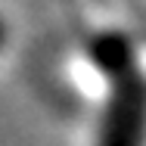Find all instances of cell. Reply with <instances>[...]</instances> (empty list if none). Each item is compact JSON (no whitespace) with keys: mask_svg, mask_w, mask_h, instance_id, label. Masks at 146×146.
<instances>
[{"mask_svg":"<svg viewBox=\"0 0 146 146\" xmlns=\"http://www.w3.org/2000/svg\"><path fill=\"white\" fill-rule=\"evenodd\" d=\"M3 44H6V22L0 19V50H3Z\"/></svg>","mask_w":146,"mask_h":146,"instance_id":"3","label":"cell"},{"mask_svg":"<svg viewBox=\"0 0 146 146\" xmlns=\"http://www.w3.org/2000/svg\"><path fill=\"white\" fill-rule=\"evenodd\" d=\"M146 140V78L140 72L112 81L100 118L96 146H143Z\"/></svg>","mask_w":146,"mask_h":146,"instance_id":"1","label":"cell"},{"mask_svg":"<svg viewBox=\"0 0 146 146\" xmlns=\"http://www.w3.org/2000/svg\"><path fill=\"white\" fill-rule=\"evenodd\" d=\"M87 59L109 81H121V78L137 72V50H134L131 37L121 34V31H100V34H93L87 40Z\"/></svg>","mask_w":146,"mask_h":146,"instance_id":"2","label":"cell"}]
</instances>
